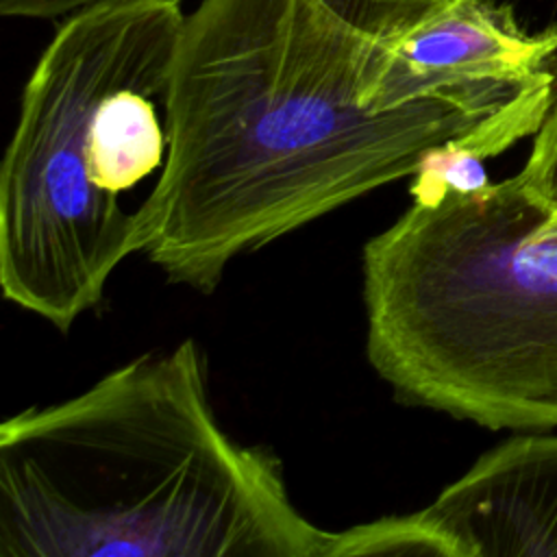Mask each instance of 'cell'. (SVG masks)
Listing matches in <instances>:
<instances>
[{"label":"cell","instance_id":"obj_9","mask_svg":"<svg viewBox=\"0 0 557 557\" xmlns=\"http://www.w3.org/2000/svg\"><path fill=\"white\" fill-rule=\"evenodd\" d=\"M122 2H144V0H0V13L4 17H33L52 20L70 17L74 13Z\"/></svg>","mask_w":557,"mask_h":557},{"label":"cell","instance_id":"obj_8","mask_svg":"<svg viewBox=\"0 0 557 557\" xmlns=\"http://www.w3.org/2000/svg\"><path fill=\"white\" fill-rule=\"evenodd\" d=\"M516 174L540 207L548 213L557 209V98L533 135L529 157Z\"/></svg>","mask_w":557,"mask_h":557},{"label":"cell","instance_id":"obj_10","mask_svg":"<svg viewBox=\"0 0 557 557\" xmlns=\"http://www.w3.org/2000/svg\"><path fill=\"white\" fill-rule=\"evenodd\" d=\"M540 231H550V233H557V209H553L546 220L540 224Z\"/></svg>","mask_w":557,"mask_h":557},{"label":"cell","instance_id":"obj_5","mask_svg":"<svg viewBox=\"0 0 557 557\" xmlns=\"http://www.w3.org/2000/svg\"><path fill=\"white\" fill-rule=\"evenodd\" d=\"M557 89V26L522 28L490 0H435L379 39L368 98L398 109L433 98H518Z\"/></svg>","mask_w":557,"mask_h":557},{"label":"cell","instance_id":"obj_6","mask_svg":"<svg viewBox=\"0 0 557 557\" xmlns=\"http://www.w3.org/2000/svg\"><path fill=\"white\" fill-rule=\"evenodd\" d=\"M409 516L426 555L557 557V435L520 431Z\"/></svg>","mask_w":557,"mask_h":557},{"label":"cell","instance_id":"obj_7","mask_svg":"<svg viewBox=\"0 0 557 557\" xmlns=\"http://www.w3.org/2000/svg\"><path fill=\"white\" fill-rule=\"evenodd\" d=\"M331 13L372 37L385 39L411 26L435 0H320Z\"/></svg>","mask_w":557,"mask_h":557},{"label":"cell","instance_id":"obj_2","mask_svg":"<svg viewBox=\"0 0 557 557\" xmlns=\"http://www.w3.org/2000/svg\"><path fill=\"white\" fill-rule=\"evenodd\" d=\"M0 557H344L218 422L194 339L0 426Z\"/></svg>","mask_w":557,"mask_h":557},{"label":"cell","instance_id":"obj_1","mask_svg":"<svg viewBox=\"0 0 557 557\" xmlns=\"http://www.w3.org/2000/svg\"><path fill=\"white\" fill-rule=\"evenodd\" d=\"M379 37L320 0H200L170 83V161L146 255L213 292L228 263L372 189L448 144L487 159L535 135L557 89L376 109Z\"/></svg>","mask_w":557,"mask_h":557},{"label":"cell","instance_id":"obj_4","mask_svg":"<svg viewBox=\"0 0 557 557\" xmlns=\"http://www.w3.org/2000/svg\"><path fill=\"white\" fill-rule=\"evenodd\" d=\"M411 191L363 248L368 359L398 398L492 431L557 429V233L520 176Z\"/></svg>","mask_w":557,"mask_h":557},{"label":"cell","instance_id":"obj_3","mask_svg":"<svg viewBox=\"0 0 557 557\" xmlns=\"http://www.w3.org/2000/svg\"><path fill=\"white\" fill-rule=\"evenodd\" d=\"M183 17L178 0L63 17L26 81L0 168V287L59 331L148 248Z\"/></svg>","mask_w":557,"mask_h":557}]
</instances>
